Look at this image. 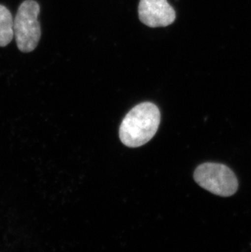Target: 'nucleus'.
Segmentation results:
<instances>
[{"instance_id": "5", "label": "nucleus", "mask_w": 251, "mask_h": 252, "mask_svg": "<svg viewBox=\"0 0 251 252\" xmlns=\"http://www.w3.org/2000/svg\"><path fill=\"white\" fill-rule=\"evenodd\" d=\"M14 37V21L12 13L0 4V47L8 45Z\"/></svg>"}, {"instance_id": "4", "label": "nucleus", "mask_w": 251, "mask_h": 252, "mask_svg": "<svg viewBox=\"0 0 251 252\" xmlns=\"http://www.w3.org/2000/svg\"><path fill=\"white\" fill-rule=\"evenodd\" d=\"M138 15L140 22L151 28L168 27L176 18V11L167 0H140Z\"/></svg>"}, {"instance_id": "2", "label": "nucleus", "mask_w": 251, "mask_h": 252, "mask_svg": "<svg viewBox=\"0 0 251 252\" xmlns=\"http://www.w3.org/2000/svg\"><path fill=\"white\" fill-rule=\"evenodd\" d=\"M39 13L40 7L34 0H26L17 10L14 20V36L17 48L22 53L33 52L40 40Z\"/></svg>"}, {"instance_id": "1", "label": "nucleus", "mask_w": 251, "mask_h": 252, "mask_svg": "<svg viewBox=\"0 0 251 252\" xmlns=\"http://www.w3.org/2000/svg\"><path fill=\"white\" fill-rule=\"evenodd\" d=\"M161 114L156 105L143 102L130 110L119 128V137L126 146L137 148L149 142L158 130Z\"/></svg>"}, {"instance_id": "3", "label": "nucleus", "mask_w": 251, "mask_h": 252, "mask_svg": "<svg viewBox=\"0 0 251 252\" xmlns=\"http://www.w3.org/2000/svg\"><path fill=\"white\" fill-rule=\"evenodd\" d=\"M194 180L206 190L221 197H229L237 192V179L227 166L215 162H206L195 170Z\"/></svg>"}]
</instances>
